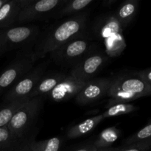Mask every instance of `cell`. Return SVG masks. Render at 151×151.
I'll list each match as a JSON object with an SVG mask.
<instances>
[{
  "instance_id": "obj_14",
  "label": "cell",
  "mask_w": 151,
  "mask_h": 151,
  "mask_svg": "<svg viewBox=\"0 0 151 151\" xmlns=\"http://www.w3.org/2000/svg\"><path fill=\"white\" fill-rule=\"evenodd\" d=\"M19 0L7 1L0 8V29L11 27L17 22L18 16L21 12Z\"/></svg>"
},
{
  "instance_id": "obj_28",
  "label": "cell",
  "mask_w": 151,
  "mask_h": 151,
  "mask_svg": "<svg viewBox=\"0 0 151 151\" xmlns=\"http://www.w3.org/2000/svg\"><path fill=\"white\" fill-rule=\"evenodd\" d=\"M29 150H30V140L23 143L20 147L17 146L16 150L15 151H29Z\"/></svg>"
},
{
  "instance_id": "obj_8",
  "label": "cell",
  "mask_w": 151,
  "mask_h": 151,
  "mask_svg": "<svg viewBox=\"0 0 151 151\" xmlns=\"http://www.w3.org/2000/svg\"><path fill=\"white\" fill-rule=\"evenodd\" d=\"M109 60L105 51L93 47L89 52L72 67L69 75L81 81L88 82L103 69Z\"/></svg>"
},
{
  "instance_id": "obj_1",
  "label": "cell",
  "mask_w": 151,
  "mask_h": 151,
  "mask_svg": "<svg viewBox=\"0 0 151 151\" xmlns=\"http://www.w3.org/2000/svg\"><path fill=\"white\" fill-rule=\"evenodd\" d=\"M88 20V13L82 12L67 18L46 31L37 41L32 52L35 60L84 33Z\"/></svg>"
},
{
  "instance_id": "obj_26",
  "label": "cell",
  "mask_w": 151,
  "mask_h": 151,
  "mask_svg": "<svg viewBox=\"0 0 151 151\" xmlns=\"http://www.w3.org/2000/svg\"><path fill=\"white\" fill-rule=\"evenodd\" d=\"M34 1H35V0H19V4L21 9L24 10V9L30 6Z\"/></svg>"
},
{
  "instance_id": "obj_7",
  "label": "cell",
  "mask_w": 151,
  "mask_h": 151,
  "mask_svg": "<svg viewBox=\"0 0 151 151\" xmlns=\"http://www.w3.org/2000/svg\"><path fill=\"white\" fill-rule=\"evenodd\" d=\"M35 61L32 52L19 55L0 75V95L27 75Z\"/></svg>"
},
{
  "instance_id": "obj_23",
  "label": "cell",
  "mask_w": 151,
  "mask_h": 151,
  "mask_svg": "<svg viewBox=\"0 0 151 151\" xmlns=\"http://www.w3.org/2000/svg\"><path fill=\"white\" fill-rule=\"evenodd\" d=\"M151 139V121L149 122L147 125L142 128L136 132L133 135H131L129 138L127 139L125 142V145L133 144V143L137 142L142 141Z\"/></svg>"
},
{
  "instance_id": "obj_6",
  "label": "cell",
  "mask_w": 151,
  "mask_h": 151,
  "mask_svg": "<svg viewBox=\"0 0 151 151\" xmlns=\"http://www.w3.org/2000/svg\"><path fill=\"white\" fill-rule=\"evenodd\" d=\"M37 26H16L0 29V56L12 50L22 48L38 36Z\"/></svg>"
},
{
  "instance_id": "obj_11",
  "label": "cell",
  "mask_w": 151,
  "mask_h": 151,
  "mask_svg": "<svg viewBox=\"0 0 151 151\" xmlns=\"http://www.w3.org/2000/svg\"><path fill=\"white\" fill-rule=\"evenodd\" d=\"M66 0H40L35 1L30 6L21 10L17 22L26 23L40 20L52 14L53 11L60 8Z\"/></svg>"
},
{
  "instance_id": "obj_15",
  "label": "cell",
  "mask_w": 151,
  "mask_h": 151,
  "mask_svg": "<svg viewBox=\"0 0 151 151\" xmlns=\"http://www.w3.org/2000/svg\"><path fill=\"white\" fill-rule=\"evenodd\" d=\"M139 8L138 0H126L114 12L116 19L125 29L132 22Z\"/></svg>"
},
{
  "instance_id": "obj_18",
  "label": "cell",
  "mask_w": 151,
  "mask_h": 151,
  "mask_svg": "<svg viewBox=\"0 0 151 151\" xmlns=\"http://www.w3.org/2000/svg\"><path fill=\"white\" fill-rule=\"evenodd\" d=\"M93 0H66L64 4L59 8L56 16L58 18L71 16L72 14L80 13L83 9L91 4Z\"/></svg>"
},
{
  "instance_id": "obj_27",
  "label": "cell",
  "mask_w": 151,
  "mask_h": 151,
  "mask_svg": "<svg viewBox=\"0 0 151 151\" xmlns=\"http://www.w3.org/2000/svg\"><path fill=\"white\" fill-rule=\"evenodd\" d=\"M97 148L93 144L87 145L83 146V147H79L74 151H97Z\"/></svg>"
},
{
  "instance_id": "obj_19",
  "label": "cell",
  "mask_w": 151,
  "mask_h": 151,
  "mask_svg": "<svg viewBox=\"0 0 151 151\" xmlns=\"http://www.w3.org/2000/svg\"><path fill=\"white\" fill-rule=\"evenodd\" d=\"M121 135L120 130L116 127H110L103 130L97 139L93 143L97 149L111 147Z\"/></svg>"
},
{
  "instance_id": "obj_17",
  "label": "cell",
  "mask_w": 151,
  "mask_h": 151,
  "mask_svg": "<svg viewBox=\"0 0 151 151\" xmlns=\"http://www.w3.org/2000/svg\"><path fill=\"white\" fill-rule=\"evenodd\" d=\"M29 99L24 98L4 103L0 106V128L7 126L18 110Z\"/></svg>"
},
{
  "instance_id": "obj_16",
  "label": "cell",
  "mask_w": 151,
  "mask_h": 151,
  "mask_svg": "<svg viewBox=\"0 0 151 151\" xmlns=\"http://www.w3.org/2000/svg\"><path fill=\"white\" fill-rule=\"evenodd\" d=\"M103 118V114H99L92 116L88 119H85L83 122L74 125L69 128L67 131L66 136L69 139H76L78 137L86 135L87 134L92 131L100 123Z\"/></svg>"
},
{
  "instance_id": "obj_10",
  "label": "cell",
  "mask_w": 151,
  "mask_h": 151,
  "mask_svg": "<svg viewBox=\"0 0 151 151\" xmlns=\"http://www.w3.org/2000/svg\"><path fill=\"white\" fill-rule=\"evenodd\" d=\"M111 79L107 78H94L88 81L77 94L75 101L81 106L91 104L107 96Z\"/></svg>"
},
{
  "instance_id": "obj_29",
  "label": "cell",
  "mask_w": 151,
  "mask_h": 151,
  "mask_svg": "<svg viewBox=\"0 0 151 151\" xmlns=\"http://www.w3.org/2000/svg\"><path fill=\"white\" fill-rule=\"evenodd\" d=\"M116 2V0H105L102 3V5L105 7H111L113 4H114Z\"/></svg>"
},
{
  "instance_id": "obj_4",
  "label": "cell",
  "mask_w": 151,
  "mask_h": 151,
  "mask_svg": "<svg viewBox=\"0 0 151 151\" xmlns=\"http://www.w3.org/2000/svg\"><path fill=\"white\" fill-rule=\"evenodd\" d=\"M43 101V96L31 98L16 111L7 125L15 138L20 140L27 132L39 114Z\"/></svg>"
},
{
  "instance_id": "obj_32",
  "label": "cell",
  "mask_w": 151,
  "mask_h": 151,
  "mask_svg": "<svg viewBox=\"0 0 151 151\" xmlns=\"http://www.w3.org/2000/svg\"><path fill=\"white\" fill-rule=\"evenodd\" d=\"M29 151H32V149H31V147H30V150H29Z\"/></svg>"
},
{
  "instance_id": "obj_13",
  "label": "cell",
  "mask_w": 151,
  "mask_h": 151,
  "mask_svg": "<svg viewBox=\"0 0 151 151\" xmlns=\"http://www.w3.org/2000/svg\"><path fill=\"white\" fill-rule=\"evenodd\" d=\"M66 76L67 75L60 72H55L46 76H43L31 92L30 95L29 96V99L38 96L44 97L48 94L58 84L64 80Z\"/></svg>"
},
{
  "instance_id": "obj_12",
  "label": "cell",
  "mask_w": 151,
  "mask_h": 151,
  "mask_svg": "<svg viewBox=\"0 0 151 151\" xmlns=\"http://www.w3.org/2000/svg\"><path fill=\"white\" fill-rule=\"evenodd\" d=\"M86 83L69 75L47 96L55 102L66 101L76 97Z\"/></svg>"
},
{
  "instance_id": "obj_20",
  "label": "cell",
  "mask_w": 151,
  "mask_h": 151,
  "mask_svg": "<svg viewBox=\"0 0 151 151\" xmlns=\"http://www.w3.org/2000/svg\"><path fill=\"white\" fill-rule=\"evenodd\" d=\"M61 140L58 137H53L42 141L30 140V147L32 151H59Z\"/></svg>"
},
{
  "instance_id": "obj_24",
  "label": "cell",
  "mask_w": 151,
  "mask_h": 151,
  "mask_svg": "<svg viewBox=\"0 0 151 151\" xmlns=\"http://www.w3.org/2000/svg\"><path fill=\"white\" fill-rule=\"evenodd\" d=\"M151 148V139L137 142L119 149V151H147Z\"/></svg>"
},
{
  "instance_id": "obj_25",
  "label": "cell",
  "mask_w": 151,
  "mask_h": 151,
  "mask_svg": "<svg viewBox=\"0 0 151 151\" xmlns=\"http://www.w3.org/2000/svg\"><path fill=\"white\" fill-rule=\"evenodd\" d=\"M137 75L151 88V67L137 72Z\"/></svg>"
},
{
  "instance_id": "obj_22",
  "label": "cell",
  "mask_w": 151,
  "mask_h": 151,
  "mask_svg": "<svg viewBox=\"0 0 151 151\" xmlns=\"http://www.w3.org/2000/svg\"><path fill=\"white\" fill-rule=\"evenodd\" d=\"M19 141L12 135L7 126L0 128V151H8L16 147Z\"/></svg>"
},
{
  "instance_id": "obj_31",
  "label": "cell",
  "mask_w": 151,
  "mask_h": 151,
  "mask_svg": "<svg viewBox=\"0 0 151 151\" xmlns=\"http://www.w3.org/2000/svg\"><path fill=\"white\" fill-rule=\"evenodd\" d=\"M7 0H0V8L4 5V4H5V2Z\"/></svg>"
},
{
  "instance_id": "obj_2",
  "label": "cell",
  "mask_w": 151,
  "mask_h": 151,
  "mask_svg": "<svg viewBox=\"0 0 151 151\" xmlns=\"http://www.w3.org/2000/svg\"><path fill=\"white\" fill-rule=\"evenodd\" d=\"M123 29L114 13L103 15L94 22L93 34L103 44L108 57L119 56L126 47Z\"/></svg>"
},
{
  "instance_id": "obj_3",
  "label": "cell",
  "mask_w": 151,
  "mask_h": 151,
  "mask_svg": "<svg viewBox=\"0 0 151 151\" xmlns=\"http://www.w3.org/2000/svg\"><path fill=\"white\" fill-rule=\"evenodd\" d=\"M107 96L109 107L117 103H128L142 97L151 96V88L137 73L123 75L111 80Z\"/></svg>"
},
{
  "instance_id": "obj_21",
  "label": "cell",
  "mask_w": 151,
  "mask_h": 151,
  "mask_svg": "<svg viewBox=\"0 0 151 151\" xmlns=\"http://www.w3.org/2000/svg\"><path fill=\"white\" fill-rule=\"evenodd\" d=\"M138 109L136 106L129 103H117L109 107V109L105 111L102 114L103 118H111L120 115L131 114Z\"/></svg>"
},
{
  "instance_id": "obj_9",
  "label": "cell",
  "mask_w": 151,
  "mask_h": 151,
  "mask_svg": "<svg viewBox=\"0 0 151 151\" xmlns=\"http://www.w3.org/2000/svg\"><path fill=\"white\" fill-rule=\"evenodd\" d=\"M47 63H41L33 67L22 79L9 88L4 97V103L19 99L28 98L35 86L44 76Z\"/></svg>"
},
{
  "instance_id": "obj_5",
  "label": "cell",
  "mask_w": 151,
  "mask_h": 151,
  "mask_svg": "<svg viewBox=\"0 0 151 151\" xmlns=\"http://www.w3.org/2000/svg\"><path fill=\"white\" fill-rule=\"evenodd\" d=\"M92 48L91 40L83 33L55 50L50 55L56 63L73 67Z\"/></svg>"
},
{
  "instance_id": "obj_30",
  "label": "cell",
  "mask_w": 151,
  "mask_h": 151,
  "mask_svg": "<svg viewBox=\"0 0 151 151\" xmlns=\"http://www.w3.org/2000/svg\"><path fill=\"white\" fill-rule=\"evenodd\" d=\"M119 147H107V148H100L97 149V151H119Z\"/></svg>"
}]
</instances>
